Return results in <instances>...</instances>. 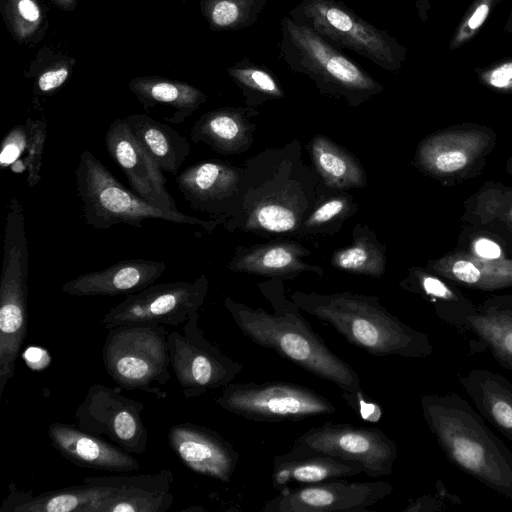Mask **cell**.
<instances>
[{
    "label": "cell",
    "mask_w": 512,
    "mask_h": 512,
    "mask_svg": "<svg viewBox=\"0 0 512 512\" xmlns=\"http://www.w3.org/2000/svg\"><path fill=\"white\" fill-rule=\"evenodd\" d=\"M47 434L53 447L75 466L117 473L135 472L141 468L131 453L77 425L53 422L48 426Z\"/></svg>",
    "instance_id": "44dd1931"
},
{
    "label": "cell",
    "mask_w": 512,
    "mask_h": 512,
    "mask_svg": "<svg viewBox=\"0 0 512 512\" xmlns=\"http://www.w3.org/2000/svg\"><path fill=\"white\" fill-rule=\"evenodd\" d=\"M125 483L126 475L88 476L81 485L35 494L11 481L0 512H106Z\"/></svg>",
    "instance_id": "2e32d148"
},
{
    "label": "cell",
    "mask_w": 512,
    "mask_h": 512,
    "mask_svg": "<svg viewBox=\"0 0 512 512\" xmlns=\"http://www.w3.org/2000/svg\"><path fill=\"white\" fill-rule=\"evenodd\" d=\"M128 88L146 110L156 105L172 108L174 112L163 117L171 124L183 123L207 100V96L198 88L159 76L136 77L129 82Z\"/></svg>",
    "instance_id": "f1b7e54d"
},
{
    "label": "cell",
    "mask_w": 512,
    "mask_h": 512,
    "mask_svg": "<svg viewBox=\"0 0 512 512\" xmlns=\"http://www.w3.org/2000/svg\"><path fill=\"white\" fill-rule=\"evenodd\" d=\"M342 398L361 416L362 419L369 422H377L381 418V407L372 401V399H370L364 392H343Z\"/></svg>",
    "instance_id": "f6af8a7d"
},
{
    "label": "cell",
    "mask_w": 512,
    "mask_h": 512,
    "mask_svg": "<svg viewBox=\"0 0 512 512\" xmlns=\"http://www.w3.org/2000/svg\"><path fill=\"white\" fill-rule=\"evenodd\" d=\"M429 270L453 284L479 291H495L512 287V258L489 260L454 249L429 260Z\"/></svg>",
    "instance_id": "d4e9b609"
},
{
    "label": "cell",
    "mask_w": 512,
    "mask_h": 512,
    "mask_svg": "<svg viewBox=\"0 0 512 512\" xmlns=\"http://www.w3.org/2000/svg\"><path fill=\"white\" fill-rule=\"evenodd\" d=\"M143 410L144 404L126 397L122 387L94 383L77 407L75 420L82 430L105 438L131 454L141 455L148 444Z\"/></svg>",
    "instance_id": "5bb4252c"
},
{
    "label": "cell",
    "mask_w": 512,
    "mask_h": 512,
    "mask_svg": "<svg viewBox=\"0 0 512 512\" xmlns=\"http://www.w3.org/2000/svg\"><path fill=\"white\" fill-rule=\"evenodd\" d=\"M478 412L512 442V383L487 369H472L459 377Z\"/></svg>",
    "instance_id": "83f0119b"
},
{
    "label": "cell",
    "mask_w": 512,
    "mask_h": 512,
    "mask_svg": "<svg viewBox=\"0 0 512 512\" xmlns=\"http://www.w3.org/2000/svg\"><path fill=\"white\" fill-rule=\"evenodd\" d=\"M6 27L16 42H39L48 27L46 13L38 0H0Z\"/></svg>",
    "instance_id": "d590c367"
},
{
    "label": "cell",
    "mask_w": 512,
    "mask_h": 512,
    "mask_svg": "<svg viewBox=\"0 0 512 512\" xmlns=\"http://www.w3.org/2000/svg\"><path fill=\"white\" fill-rule=\"evenodd\" d=\"M56 6L64 11H73L76 8L77 0H51Z\"/></svg>",
    "instance_id": "bcb514c9"
},
{
    "label": "cell",
    "mask_w": 512,
    "mask_h": 512,
    "mask_svg": "<svg viewBox=\"0 0 512 512\" xmlns=\"http://www.w3.org/2000/svg\"><path fill=\"white\" fill-rule=\"evenodd\" d=\"M364 473L362 466L322 453L292 452L273 458L272 483L278 491L293 483L313 484Z\"/></svg>",
    "instance_id": "484cf974"
},
{
    "label": "cell",
    "mask_w": 512,
    "mask_h": 512,
    "mask_svg": "<svg viewBox=\"0 0 512 512\" xmlns=\"http://www.w3.org/2000/svg\"><path fill=\"white\" fill-rule=\"evenodd\" d=\"M445 503L459 504L460 499L451 494L442 483L438 481L436 491L432 495H423L410 502L403 511L405 512H438L444 508Z\"/></svg>",
    "instance_id": "7bdbcfd3"
},
{
    "label": "cell",
    "mask_w": 512,
    "mask_h": 512,
    "mask_svg": "<svg viewBox=\"0 0 512 512\" xmlns=\"http://www.w3.org/2000/svg\"><path fill=\"white\" fill-rule=\"evenodd\" d=\"M460 219L497 235L512 257V186L486 181L463 202Z\"/></svg>",
    "instance_id": "4316f807"
},
{
    "label": "cell",
    "mask_w": 512,
    "mask_h": 512,
    "mask_svg": "<svg viewBox=\"0 0 512 512\" xmlns=\"http://www.w3.org/2000/svg\"><path fill=\"white\" fill-rule=\"evenodd\" d=\"M258 112L252 107H222L204 113L191 129L193 143L202 142L221 154L244 152L253 142Z\"/></svg>",
    "instance_id": "cb8c5ba5"
},
{
    "label": "cell",
    "mask_w": 512,
    "mask_h": 512,
    "mask_svg": "<svg viewBox=\"0 0 512 512\" xmlns=\"http://www.w3.org/2000/svg\"><path fill=\"white\" fill-rule=\"evenodd\" d=\"M199 319V312L190 314L182 331H172L167 338L171 369L186 399L225 387L243 369L206 339Z\"/></svg>",
    "instance_id": "8fae6325"
},
{
    "label": "cell",
    "mask_w": 512,
    "mask_h": 512,
    "mask_svg": "<svg viewBox=\"0 0 512 512\" xmlns=\"http://www.w3.org/2000/svg\"><path fill=\"white\" fill-rule=\"evenodd\" d=\"M331 264L336 269L372 277H380L386 270V248L365 225H357L352 243L334 252Z\"/></svg>",
    "instance_id": "d6a6232c"
},
{
    "label": "cell",
    "mask_w": 512,
    "mask_h": 512,
    "mask_svg": "<svg viewBox=\"0 0 512 512\" xmlns=\"http://www.w3.org/2000/svg\"><path fill=\"white\" fill-rule=\"evenodd\" d=\"M290 451L322 453L350 461L362 466L372 478L390 475L398 457L396 443L382 430L332 422L305 431Z\"/></svg>",
    "instance_id": "7c38bea8"
},
{
    "label": "cell",
    "mask_w": 512,
    "mask_h": 512,
    "mask_svg": "<svg viewBox=\"0 0 512 512\" xmlns=\"http://www.w3.org/2000/svg\"><path fill=\"white\" fill-rule=\"evenodd\" d=\"M453 327L473 336L468 344L472 352L488 350L500 366L512 371V294L485 298Z\"/></svg>",
    "instance_id": "ffe728a7"
},
{
    "label": "cell",
    "mask_w": 512,
    "mask_h": 512,
    "mask_svg": "<svg viewBox=\"0 0 512 512\" xmlns=\"http://www.w3.org/2000/svg\"><path fill=\"white\" fill-rule=\"evenodd\" d=\"M209 291L206 275L194 281L157 283L126 295L100 320L106 328L133 323H152L177 327L190 314L199 312Z\"/></svg>",
    "instance_id": "4fadbf2b"
},
{
    "label": "cell",
    "mask_w": 512,
    "mask_h": 512,
    "mask_svg": "<svg viewBox=\"0 0 512 512\" xmlns=\"http://www.w3.org/2000/svg\"><path fill=\"white\" fill-rule=\"evenodd\" d=\"M27 140L23 156V167L29 187L36 186L41 180L42 159L47 137L45 119L27 118L25 121Z\"/></svg>",
    "instance_id": "ab89813d"
},
{
    "label": "cell",
    "mask_w": 512,
    "mask_h": 512,
    "mask_svg": "<svg viewBox=\"0 0 512 512\" xmlns=\"http://www.w3.org/2000/svg\"><path fill=\"white\" fill-rule=\"evenodd\" d=\"M499 1L501 0H475L456 29L449 48L455 50L470 41Z\"/></svg>",
    "instance_id": "60d3db41"
},
{
    "label": "cell",
    "mask_w": 512,
    "mask_h": 512,
    "mask_svg": "<svg viewBox=\"0 0 512 512\" xmlns=\"http://www.w3.org/2000/svg\"><path fill=\"white\" fill-rule=\"evenodd\" d=\"M311 158L322 182L335 190L363 188L367 177L359 160L323 135L313 137Z\"/></svg>",
    "instance_id": "1f68e13d"
},
{
    "label": "cell",
    "mask_w": 512,
    "mask_h": 512,
    "mask_svg": "<svg viewBox=\"0 0 512 512\" xmlns=\"http://www.w3.org/2000/svg\"><path fill=\"white\" fill-rule=\"evenodd\" d=\"M76 60L47 46L31 62L26 76L34 80L36 96L50 95L68 79Z\"/></svg>",
    "instance_id": "8d00e7d4"
},
{
    "label": "cell",
    "mask_w": 512,
    "mask_h": 512,
    "mask_svg": "<svg viewBox=\"0 0 512 512\" xmlns=\"http://www.w3.org/2000/svg\"><path fill=\"white\" fill-rule=\"evenodd\" d=\"M400 286L430 303L436 315L451 326L475 305L457 288V285L427 267H411L408 276L400 282Z\"/></svg>",
    "instance_id": "f546056e"
},
{
    "label": "cell",
    "mask_w": 512,
    "mask_h": 512,
    "mask_svg": "<svg viewBox=\"0 0 512 512\" xmlns=\"http://www.w3.org/2000/svg\"><path fill=\"white\" fill-rule=\"evenodd\" d=\"M104 142L133 192L156 207L179 211L165 186L163 170L134 136L126 118L115 119L109 125Z\"/></svg>",
    "instance_id": "ac0fdd59"
},
{
    "label": "cell",
    "mask_w": 512,
    "mask_h": 512,
    "mask_svg": "<svg viewBox=\"0 0 512 512\" xmlns=\"http://www.w3.org/2000/svg\"><path fill=\"white\" fill-rule=\"evenodd\" d=\"M215 402L223 410L254 422L299 421L336 411L323 395L286 381L231 382Z\"/></svg>",
    "instance_id": "30bf717a"
},
{
    "label": "cell",
    "mask_w": 512,
    "mask_h": 512,
    "mask_svg": "<svg viewBox=\"0 0 512 512\" xmlns=\"http://www.w3.org/2000/svg\"><path fill=\"white\" fill-rule=\"evenodd\" d=\"M166 269L163 261L126 259L100 271L78 275L63 284L72 296L129 295L154 284Z\"/></svg>",
    "instance_id": "7402d4cb"
},
{
    "label": "cell",
    "mask_w": 512,
    "mask_h": 512,
    "mask_svg": "<svg viewBox=\"0 0 512 512\" xmlns=\"http://www.w3.org/2000/svg\"><path fill=\"white\" fill-rule=\"evenodd\" d=\"M226 71L242 91L248 107L253 108L285 96L274 72L263 64L252 62L248 57L234 63Z\"/></svg>",
    "instance_id": "836d02e7"
},
{
    "label": "cell",
    "mask_w": 512,
    "mask_h": 512,
    "mask_svg": "<svg viewBox=\"0 0 512 512\" xmlns=\"http://www.w3.org/2000/svg\"><path fill=\"white\" fill-rule=\"evenodd\" d=\"M242 177L243 168L206 160L183 170L176 183L194 211L206 213L225 226L237 211Z\"/></svg>",
    "instance_id": "e0dca14e"
},
{
    "label": "cell",
    "mask_w": 512,
    "mask_h": 512,
    "mask_svg": "<svg viewBox=\"0 0 512 512\" xmlns=\"http://www.w3.org/2000/svg\"><path fill=\"white\" fill-rule=\"evenodd\" d=\"M317 171L305 165L297 140L249 159L229 231L286 233L300 228L324 198Z\"/></svg>",
    "instance_id": "6da1fadb"
},
{
    "label": "cell",
    "mask_w": 512,
    "mask_h": 512,
    "mask_svg": "<svg viewBox=\"0 0 512 512\" xmlns=\"http://www.w3.org/2000/svg\"><path fill=\"white\" fill-rule=\"evenodd\" d=\"M456 250L474 257L489 260L512 258L504 242L494 233L464 224L458 238Z\"/></svg>",
    "instance_id": "f35d334b"
},
{
    "label": "cell",
    "mask_w": 512,
    "mask_h": 512,
    "mask_svg": "<svg viewBox=\"0 0 512 512\" xmlns=\"http://www.w3.org/2000/svg\"><path fill=\"white\" fill-rule=\"evenodd\" d=\"M26 140L25 124L14 126L7 133L3 139L0 153V164L3 168L9 166L14 173H21L19 158L22 157L23 160Z\"/></svg>",
    "instance_id": "b9f144b4"
},
{
    "label": "cell",
    "mask_w": 512,
    "mask_h": 512,
    "mask_svg": "<svg viewBox=\"0 0 512 512\" xmlns=\"http://www.w3.org/2000/svg\"><path fill=\"white\" fill-rule=\"evenodd\" d=\"M480 80L491 89L500 92L512 91V59L486 69Z\"/></svg>",
    "instance_id": "ee69618b"
},
{
    "label": "cell",
    "mask_w": 512,
    "mask_h": 512,
    "mask_svg": "<svg viewBox=\"0 0 512 512\" xmlns=\"http://www.w3.org/2000/svg\"><path fill=\"white\" fill-rule=\"evenodd\" d=\"M356 203L349 194H337L324 197L304 220L301 234L324 233L340 225L355 213Z\"/></svg>",
    "instance_id": "74e56055"
},
{
    "label": "cell",
    "mask_w": 512,
    "mask_h": 512,
    "mask_svg": "<svg viewBox=\"0 0 512 512\" xmlns=\"http://www.w3.org/2000/svg\"><path fill=\"white\" fill-rule=\"evenodd\" d=\"M505 170L508 174L512 175V155L506 161Z\"/></svg>",
    "instance_id": "c3c4849f"
},
{
    "label": "cell",
    "mask_w": 512,
    "mask_h": 512,
    "mask_svg": "<svg viewBox=\"0 0 512 512\" xmlns=\"http://www.w3.org/2000/svg\"><path fill=\"white\" fill-rule=\"evenodd\" d=\"M291 299L302 312L327 323L370 355L421 359L433 353L428 335L405 324L376 296L295 291Z\"/></svg>",
    "instance_id": "277c9868"
},
{
    "label": "cell",
    "mask_w": 512,
    "mask_h": 512,
    "mask_svg": "<svg viewBox=\"0 0 512 512\" xmlns=\"http://www.w3.org/2000/svg\"><path fill=\"white\" fill-rule=\"evenodd\" d=\"M126 121L134 136L158 166L165 172L177 175L190 154L188 140L170 125L146 114H131L126 117Z\"/></svg>",
    "instance_id": "4dcf8cb0"
},
{
    "label": "cell",
    "mask_w": 512,
    "mask_h": 512,
    "mask_svg": "<svg viewBox=\"0 0 512 512\" xmlns=\"http://www.w3.org/2000/svg\"><path fill=\"white\" fill-rule=\"evenodd\" d=\"M309 250L297 242H268L250 247L239 246L228 263L233 272H242L269 277L271 279H292L303 272L320 276L323 269L303 260Z\"/></svg>",
    "instance_id": "603a6c76"
},
{
    "label": "cell",
    "mask_w": 512,
    "mask_h": 512,
    "mask_svg": "<svg viewBox=\"0 0 512 512\" xmlns=\"http://www.w3.org/2000/svg\"><path fill=\"white\" fill-rule=\"evenodd\" d=\"M102 360L109 377L127 390L165 399L170 380L168 330L165 325L133 323L107 329Z\"/></svg>",
    "instance_id": "52a82bcc"
},
{
    "label": "cell",
    "mask_w": 512,
    "mask_h": 512,
    "mask_svg": "<svg viewBox=\"0 0 512 512\" xmlns=\"http://www.w3.org/2000/svg\"><path fill=\"white\" fill-rule=\"evenodd\" d=\"M423 418L447 459L512 500V452L465 399L455 393L420 396Z\"/></svg>",
    "instance_id": "3957f363"
},
{
    "label": "cell",
    "mask_w": 512,
    "mask_h": 512,
    "mask_svg": "<svg viewBox=\"0 0 512 512\" xmlns=\"http://www.w3.org/2000/svg\"><path fill=\"white\" fill-rule=\"evenodd\" d=\"M497 144L496 132L476 123L439 129L418 144L414 165L445 187L480 175Z\"/></svg>",
    "instance_id": "9c48e42d"
},
{
    "label": "cell",
    "mask_w": 512,
    "mask_h": 512,
    "mask_svg": "<svg viewBox=\"0 0 512 512\" xmlns=\"http://www.w3.org/2000/svg\"><path fill=\"white\" fill-rule=\"evenodd\" d=\"M75 177L84 220L96 229L106 230L120 223L142 228L145 220L160 219L197 225L210 233L219 224L216 220H202L180 210H164L148 203L123 186L87 149L80 154Z\"/></svg>",
    "instance_id": "8992f818"
},
{
    "label": "cell",
    "mask_w": 512,
    "mask_h": 512,
    "mask_svg": "<svg viewBox=\"0 0 512 512\" xmlns=\"http://www.w3.org/2000/svg\"><path fill=\"white\" fill-rule=\"evenodd\" d=\"M287 15L335 47L351 50L388 72H398L406 59V48L394 36L359 16L341 0H302Z\"/></svg>",
    "instance_id": "ba28073f"
},
{
    "label": "cell",
    "mask_w": 512,
    "mask_h": 512,
    "mask_svg": "<svg viewBox=\"0 0 512 512\" xmlns=\"http://www.w3.org/2000/svg\"><path fill=\"white\" fill-rule=\"evenodd\" d=\"M505 30H506L507 32L512 33V11H511V14H510V17H509V20H508V22H507V25H506Z\"/></svg>",
    "instance_id": "681fc988"
},
{
    "label": "cell",
    "mask_w": 512,
    "mask_h": 512,
    "mask_svg": "<svg viewBox=\"0 0 512 512\" xmlns=\"http://www.w3.org/2000/svg\"><path fill=\"white\" fill-rule=\"evenodd\" d=\"M280 28L279 58L291 72L308 76L320 94L357 107L384 90L357 62L311 28L288 15L281 18Z\"/></svg>",
    "instance_id": "5b68a950"
},
{
    "label": "cell",
    "mask_w": 512,
    "mask_h": 512,
    "mask_svg": "<svg viewBox=\"0 0 512 512\" xmlns=\"http://www.w3.org/2000/svg\"><path fill=\"white\" fill-rule=\"evenodd\" d=\"M273 308H253L231 297L224 306L240 331L257 345L269 348L316 377L335 384L342 392L362 393L358 373L337 356L285 295L281 279L259 285Z\"/></svg>",
    "instance_id": "7a4b0ae2"
},
{
    "label": "cell",
    "mask_w": 512,
    "mask_h": 512,
    "mask_svg": "<svg viewBox=\"0 0 512 512\" xmlns=\"http://www.w3.org/2000/svg\"><path fill=\"white\" fill-rule=\"evenodd\" d=\"M168 443L190 471L221 482H229L239 463V453L218 432L195 423L169 428Z\"/></svg>",
    "instance_id": "d6986e66"
},
{
    "label": "cell",
    "mask_w": 512,
    "mask_h": 512,
    "mask_svg": "<svg viewBox=\"0 0 512 512\" xmlns=\"http://www.w3.org/2000/svg\"><path fill=\"white\" fill-rule=\"evenodd\" d=\"M416 6L420 15V18L424 21L426 19V13L429 8L428 0H416Z\"/></svg>",
    "instance_id": "7dc6e473"
},
{
    "label": "cell",
    "mask_w": 512,
    "mask_h": 512,
    "mask_svg": "<svg viewBox=\"0 0 512 512\" xmlns=\"http://www.w3.org/2000/svg\"><path fill=\"white\" fill-rule=\"evenodd\" d=\"M267 0H200V10L212 31H239L255 24Z\"/></svg>",
    "instance_id": "e575fe53"
},
{
    "label": "cell",
    "mask_w": 512,
    "mask_h": 512,
    "mask_svg": "<svg viewBox=\"0 0 512 512\" xmlns=\"http://www.w3.org/2000/svg\"><path fill=\"white\" fill-rule=\"evenodd\" d=\"M385 481L354 482L343 478L286 488L267 500L263 512H360L389 496Z\"/></svg>",
    "instance_id": "9a60e30c"
}]
</instances>
